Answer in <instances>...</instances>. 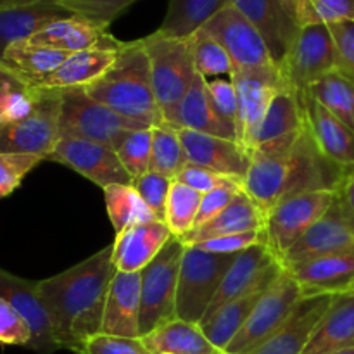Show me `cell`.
<instances>
[{
  "mask_svg": "<svg viewBox=\"0 0 354 354\" xmlns=\"http://www.w3.org/2000/svg\"><path fill=\"white\" fill-rule=\"evenodd\" d=\"M227 50L234 69H265L277 64L251 21L232 3L214 14L203 26Z\"/></svg>",
  "mask_w": 354,
  "mask_h": 354,
  "instance_id": "7c38bea8",
  "label": "cell"
},
{
  "mask_svg": "<svg viewBox=\"0 0 354 354\" xmlns=\"http://www.w3.org/2000/svg\"><path fill=\"white\" fill-rule=\"evenodd\" d=\"M83 90L90 99L144 128L165 123L156 102L151 66L140 38L123 41L113 66L104 73V76Z\"/></svg>",
  "mask_w": 354,
  "mask_h": 354,
  "instance_id": "3957f363",
  "label": "cell"
},
{
  "mask_svg": "<svg viewBox=\"0 0 354 354\" xmlns=\"http://www.w3.org/2000/svg\"><path fill=\"white\" fill-rule=\"evenodd\" d=\"M304 123L318 149L335 165L354 169V131L313 99L306 90L299 92Z\"/></svg>",
  "mask_w": 354,
  "mask_h": 354,
  "instance_id": "7402d4cb",
  "label": "cell"
},
{
  "mask_svg": "<svg viewBox=\"0 0 354 354\" xmlns=\"http://www.w3.org/2000/svg\"><path fill=\"white\" fill-rule=\"evenodd\" d=\"M223 354H228V353H223Z\"/></svg>",
  "mask_w": 354,
  "mask_h": 354,
  "instance_id": "94428289",
  "label": "cell"
},
{
  "mask_svg": "<svg viewBox=\"0 0 354 354\" xmlns=\"http://www.w3.org/2000/svg\"><path fill=\"white\" fill-rule=\"evenodd\" d=\"M351 251H354V218L337 196L330 209L287 251L282 266L286 268L320 256Z\"/></svg>",
  "mask_w": 354,
  "mask_h": 354,
  "instance_id": "9a60e30c",
  "label": "cell"
},
{
  "mask_svg": "<svg viewBox=\"0 0 354 354\" xmlns=\"http://www.w3.org/2000/svg\"><path fill=\"white\" fill-rule=\"evenodd\" d=\"M0 83H10V85H26L31 86L30 83L24 82L16 71H14L10 66H7L6 62L0 61Z\"/></svg>",
  "mask_w": 354,
  "mask_h": 354,
  "instance_id": "11a10c76",
  "label": "cell"
},
{
  "mask_svg": "<svg viewBox=\"0 0 354 354\" xmlns=\"http://www.w3.org/2000/svg\"><path fill=\"white\" fill-rule=\"evenodd\" d=\"M277 263L279 261H277L275 256L272 254V251H270L266 244L252 245V248L239 252L235 261L232 263L228 272L225 273L223 280H221L220 287L216 290V296H214L213 303L207 308L204 318L211 317L223 304L244 296L248 290L258 286L263 277L268 273V270L273 265H277Z\"/></svg>",
  "mask_w": 354,
  "mask_h": 354,
  "instance_id": "4316f807",
  "label": "cell"
},
{
  "mask_svg": "<svg viewBox=\"0 0 354 354\" xmlns=\"http://www.w3.org/2000/svg\"><path fill=\"white\" fill-rule=\"evenodd\" d=\"M282 272L283 266L280 265V263L273 265L272 268L268 270V273L263 277L261 282H259L258 286H254L251 290H248L244 296L223 304V306L218 311H214L211 317L204 318V320L201 322L199 325L201 328H203L204 334H206V337L209 339L220 351L225 353V349L230 344L232 339L239 334V330L244 327L248 318L251 317L252 310H254L256 304L259 303L263 294H265L266 289L279 279V275Z\"/></svg>",
  "mask_w": 354,
  "mask_h": 354,
  "instance_id": "cb8c5ba5",
  "label": "cell"
},
{
  "mask_svg": "<svg viewBox=\"0 0 354 354\" xmlns=\"http://www.w3.org/2000/svg\"><path fill=\"white\" fill-rule=\"evenodd\" d=\"M28 40L31 44L57 48L68 54L88 48H120L123 45V41L111 35L109 28L75 14L45 24Z\"/></svg>",
  "mask_w": 354,
  "mask_h": 354,
  "instance_id": "ffe728a7",
  "label": "cell"
},
{
  "mask_svg": "<svg viewBox=\"0 0 354 354\" xmlns=\"http://www.w3.org/2000/svg\"><path fill=\"white\" fill-rule=\"evenodd\" d=\"M62 9L75 16L86 17L97 24L109 28L137 0H54Z\"/></svg>",
  "mask_w": 354,
  "mask_h": 354,
  "instance_id": "7bdbcfd3",
  "label": "cell"
},
{
  "mask_svg": "<svg viewBox=\"0 0 354 354\" xmlns=\"http://www.w3.org/2000/svg\"><path fill=\"white\" fill-rule=\"evenodd\" d=\"M228 3L230 0H168V10L158 31L166 37L187 38Z\"/></svg>",
  "mask_w": 354,
  "mask_h": 354,
  "instance_id": "e575fe53",
  "label": "cell"
},
{
  "mask_svg": "<svg viewBox=\"0 0 354 354\" xmlns=\"http://www.w3.org/2000/svg\"><path fill=\"white\" fill-rule=\"evenodd\" d=\"M354 348V292L337 294L303 354H334Z\"/></svg>",
  "mask_w": 354,
  "mask_h": 354,
  "instance_id": "f546056e",
  "label": "cell"
},
{
  "mask_svg": "<svg viewBox=\"0 0 354 354\" xmlns=\"http://www.w3.org/2000/svg\"><path fill=\"white\" fill-rule=\"evenodd\" d=\"M68 52L57 50V48L31 44L30 40H21L6 48L3 62L10 66L24 82L35 86L45 76L54 73L68 59Z\"/></svg>",
  "mask_w": 354,
  "mask_h": 354,
  "instance_id": "836d02e7",
  "label": "cell"
},
{
  "mask_svg": "<svg viewBox=\"0 0 354 354\" xmlns=\"http://www.w3.org/2000/svg\"><path fill=\"white\" fill-rule=\"evenodd\" d=\"M280 69L286 82L297 92L335 71V47L327 24L301 26Z\"/></svg>",
  "mask_w": 354,
  "mask_h": 354,
  "instance_id": "8fae6325",
  "label": "cell"
},
{
  "mask_svg": "<svg viewBox=\"0 0 354 354\" xmlns=\"http://www.w3.org/2000/svg\"><path fill=\"white\" fill-rule=\"evenodd\" d=\"M104 201H106L107 216H109L116 234L133 227V225L158 220L131 185L116 183V185L106 187Z\"/></svg>",
  "mask_w": 354,
  "mask_h": 354,
  "instance_id": "d590c367",
  "label": "cell"
},
{
  "mask_svg": "<svg viewBox=\"0 0 354 354\" xmlns=\"http://www.w3.org/2000/svg\"><path fill=\"white\" fill-rule=\"evenodd\" d=\"M120 48H88L69 54L54 73L45 76L35 86L50 90L85 88L104 76V73L113 66Z\"/></svg>",
  "mask_w": 354,
  "mask_h": 354,
  "instance_id": "4dcf8cb0",
  "label": "cell"
},
{
  "mask_svg": "<svg viewBox=\"0 0 354 354\" xmlns=\"http://www.w3.org/2000/svg\"><path fill=\"white\" fill-rule=\"evenodd\" d=\"M337 192H304L280 201L265 221L266 245L282 265L283 256L290 248L330 209Z\"/></svg>",
  "mask_w": 354,
  "mask_h": 354,
  "instance_id": "9c48e42d",
  "label": "cell"
},
{
  "mask_svg": "<svg viewBox=\"0 0 354 354\" xmlns=\"http://www.w3.org/2000/svg\"><path fill=\"white\" fill-rule=\"evenodd\" d=\"M47 161L68 166L69 169L80 173L83 178L90 180L102 190L116 183L131 185L133 180L121 165L116 151L85 138L61 137Z\"/></svg>",
  "mask_w": 354,
  "mask_h": 354,
  "instance_id": "5bb4252c",
  "label": "cell"
},
{
  "mask_svg": "<svg viewBox=\"0 0 354 354\" xmlns=\"http://www.w3.org/2000/svg\"><path fill=\"white\" fill-rule=\"evenodd\" d=\"M190 38H192L194 64L201 76L207 78V76L232 75L234 64H232L227 50L209 33L201 28L196 33L190 35Z\"/></svg>",
  "mask_w": 354,
  "mask_h": 354,
  "instance_id": "ab89813d",
  "label": "cell"
},
{
  "mask_svg": "<svg viewBox=\"0 0 354 354\" xmlns=\"http://www.w3.org/2000/svg\"><path fill=\"white\" fill-rule=\"evenodd\" d=\"M237 254H214L185 245L176 289V318L201 324Z\"/></svg>",
  "mask_w": 354,
  "mask_h": 354,
  "instance_id": "52a82bcc",
  "label": "cell"
},
{
  "mask_svg": "<svg viewBox=\"0 0 354 354\" xmlns=\"http://www.w3.org/2000/svg\"><path fill=\"white\" fill-rule=\"evenodd\" d=\"M283 2H286L287 6H289L290 9L294 10V14H296V6H297V0H283ZM296 19H297V17H296Z\"/></svg>",
  "mask_w": 354,
  "mask_h": 354,
  "instance_id": "680465c9",
  "label": "cell"
},
{
  "mask_svg": "<svg viewBox=\"0 0 354 354\" xmlns=\"http://www.w3.org/2000/svg\"><path fill=\"white\" fill-rule=\"evenodd\" d=\"M306 92L354 131V82L332 71L308 86Z\"/></svg>",
  "mask_w": 354,
  "mask_h": 354,
  "instance_id": "8d00e7d4",
  "label": "cell"
},
{
  "mask_svg": "<svg viewBox=\"0 0 354 354\" xmlns=\"http://www.w3.org/2000/svg\"><path fill=\"white\" fill-rule=\"evenodd\" d=\"M334 296H303L282 327L249 354H303Z\"/></svg>",
  "mask_w": 354,
  "mask_h": 354,
  "instance_id": "ac0fdd59",
  "label": "cell"
},
{
  "mask_svg": "<svg viewBox=\"0 0 354 354\" xmlns=\"http://www.w3.org/2000/svg\"><path fill=\"white\" fill-rule=\"evenodd\" d=\"M116 272L113 245H106L73 268L37 280L38 296L62 349L78 353L86 339L102 332L107 292Z\"/></svg>",
  "mask_w": 354,
  "mask_h": 354,
  "instance_id": "7a4b0ae2",
  "label": "cell"
},
{
  "mask_svg": "<svg viewBox=\"0 0 354 354\" xmlns=\"http://www.w3.org/2000/svg\"><path fill=\"white\" fill-rule=\"evenodd\" d=\"M102 334L140 337V273L116 272L111 280Z\"/></svg>",
  "mask_w": 354,
  "mask_h": 354,
  "instance_id": "484cf974",
  "label": "cell"
},
{
  "mask_svg": "<svg viewBox=\"0 0 354 354\" xmlns=\"http://www.w3.org/2000/svg\"><path fill=\"white\" fill-rule=\"evenodd\" d=\"M303 297V289L292 275L283 268L279 279L266 289L259 303L252 310L251 317L232 339L225 353L228 354H249L252 349L275 334L283 322L289 318L296 304Z\"/></svg>",
  "mask_w": 354,
  "mask_h": 354,
  "instance_id": "30bf717a",
  "label": "cell"
},
{
  "mask_svg": "<svg viewBox=\"0 0 354 354\" xmlns=\"http://www.w3.org/2000/svg\"><path fill=\"white\" fill-rule=\"evenodd\" d=\"M207 92H209L211 100H213L214 107L218 113L221 114L223 120L234 124L235 128L239 127V99L237 90L232 80L218 78L213 82H207Z\"/></svg>",
  "mask_w": 354,
  "mask_h": 354,
  "instance_id": "816d5d0a",
  "label": "cell"
},
{
  "mask_svg": "<svg viewBox=\"0 0 354 354\" xmlns=\"http://www.w3.org/2000/svg\"><path fill=\"white\" fill-rule=\"evenodd\" d=\"M303 127L304 114L303 107H301L299 92L287 83L275 93V97L270 102L265 118H263L261 124H259L258 131L252 138L249 152L259 145L272 144V142L290 137V135L303 130Z\"/></svg>",
  "mask_w": 354,
  "mask_h": 354,
  "instance_id": "1f68e13d",
  "label": "cell"
},
{
  "mask_svg": "<svg viewBox=\"0 0 354 354\" xmlns=\"http://www.w3.org/2000/svg\"><path fill=\"white\" fill-rule=\"evenodd\" d=\"M175 180L201 194L213 192L216 189H227V187L228 189L244 190V182L241 178L221 175V173L211 171V169L203 168V166L190 165V162H187L185 168L178 173V176Z\"/></svg>",
  "mask_w": 354,
  "mask_h": 354,
  "instance_id": "bcb514c9",
  "label": "cell"
},
{
  "mask_svg": "<svg viewBox=\"0 0 354 354\" xmlns=\"http://www.w3.org/2000/svg\"><path fill=\"white\" fill-rule=\"evenodd\" d=\"M76 354H152L140 337H120V335L95 334L86 339Z\"/></svg>",
  "mask_w": 354,
  "mask_h": 354,
  "instance_id": "681fc988",
  "label": "cell"
},
{
  "mask_svg": "<svg viewBox=\"0 0 354 354\" xmlns=\"http://www.w3.org/2000/svg\"><path fill=\"white\" fill-rule=\"evenodd\" d=\"M0 297L9 301L30 325L31 342L28 349L37 354H54L55 351H61L62 346L54 330L50 315L41 297L38 296L35 280L21 279L0 268Z\"/></svg>",
  "mask_w": 354,
  "mask_h": 354,
  "instance_id": "2e32d148",
  "label": "cell"
},
{
  "mask_svg": "<svg viewBox=\"0 0 354 354\" xmlns=\"http://www.w3.org/2000/svg\"><path fill=\"white\" fill-rule=\"evenodd\" d=\"M140 341L152 354H223L206 337L199 324L182 318L154 328L142 335Z\"/></svg>",
  "mask_w": 354,
  "mask_h": 354,
  "instance_id": "d6a6232c",
  "label": "cell"
},
{
  "mask_svg": "<svg viewBox=\"0 0 354 354\" xmlns=\"http://www.w3.org/2000/svg\"><path fill=\"white\" fill-rule=\"evenodd\" d=\"M296 17L299 26L354 21V0H297Z\"/></svg>",
  "mask_w": 354,
  "mask_h": 354,
  "instance_id": "60d3db41",
  "label": "cell"
},
{
  "mask_svg": "<svg viewBox=\"0 0 354 354\" xmlns=\"http://www.w3.org/2000/svg\"><path fill=\"white\" fill-rule=\"evenodd\" d=\"M303 289V296L353 292L354 289V251L320 256L286 266Z\"/></svg>",
  "mask_w": 354,
  "mask_h": 354,
  "instance_id": "44dd1931",
  "label": "cell"
},
{
  "mask_svg": "<svg viewBox=\"0 0 354 354\" xmlns=\"http://www.w3.org/2000/svg\"><path fill=\"white\" fill-rule=\"evenodd\" d=\"M31 328L19 311L0 297V344L30 348Z\"/></svg>",
  "mask_w": 354,
  "mask_h": 354,
  "instance_id": "c3c4849f",
  "label": "cell"
},
{
  "mask_svg": "<svg viewBox=\"0 0 354 354\" xmlns=\"http://www.w3.org/2000/svg\"><path fill=\"white\" fill-rule=\"evenodd\" d=\"M334 354H354V348H349V349H342V351H337Z\"/></svg>",
  "mask_w": 354,
  "mask_h": 354,
  "instance_id": "91938a15",
  "label": "cell"
},
{
  "mask_svg": "<svg viewBox=\"0 0 354 354\" xmlns=\"http://www.w3.org/2000/svg\"><path fill=\"white\" fill-rule=\"evenodd\" d=\"M265 213L242 190L218 216H214L213 220L201 225V227L194 228L190 234H187L180 241L185 245H192L204 241H211V239L225 237V235L245 234V232L265 228Z\"/></svg>",
  "mask_w": 354,
  "mask_h": 354,
  "instance_id": "f1b7e54d",
  "label": "cell"
},
{
  "mask_svg": "<svg viewBox=\"0 0 354 354\" xmlns=\"http://www.w3.org/2000/svg\"><path fill=\"white\" fill-rule=\"evenodd\" d=\"M335 47V71L354 82V21L327 24Z\"/></svg>",
  "mask_w": 354,
  "mask_h": 354,
  "instance_id": "7dc6e473",
  "label": "cell"
},
{
  "mask_svg": "<svg viewBox=\"0 0 354 354\" xmlns=\"http://www.w3.org/2000/svg\"><path fill=\"white\" fill-rule=\"evenodd\" d=\"M168 124H171L176 130H192L237 140V128L223 120L221 114L218 113L209 92H207V80L199 73L196 75L192 85L187 90L185 97L178 104Z\"/></svg>",
  "mask_w": 354,
  "mask_h": 354,
  "instance_id": "d4e9b609",
  "label": "cell"
},
{
  "mask_svg": "<svg viewBox=\"0 0 354 354\" xmlns=\"http://www.w3.org/2000/svg\"><path fill=\"white\" fill-rule=\"evenodd\" d=\"M239 192H242V189H228L227 187V189H216L213 190V192L203 194L196 228L207 223L209 220H213L214 216H218V214L235 199V196H237Z\"/></svg>",
  "mask_w": 354,
  "mask_h": 354,
  "instance_id": "f5cc1de1",
  "label": "cell"
},
{
  "mask_svg": "<svg viewBox=\"0 0 354 354\" xmlns=\"http://www.w3.org/2000/svg\"><path fill=\"white\" fill-rule=\"evenodd\" d=\"M152 158L151 171L161 173L169 180H175L187 166V154L178 130L168 123H159L151 128Z\"/></svg>",
  "mask_w": 354,
  "mask_h": 354,
  "instance_id": "74e56055",
  "label": "cell"
},
{
  "mask_svg": "<svg viewBox=\"0 0 354 354\" xmlns=\"http://www.w3.org/2000/svg\"><path fill=\"white\" fill-rule=\"evenodd\" d=\"M249 156L251 166L244 178V192L265 216L290 196L320 190L337 192L349 171L324 156L306 123L297 133L259 145Z\"/></svg>",
  "mask_w": 354,
  "mask_h": 354,
  "instance_id": "6da1fadb",
  "label": "cell"
},
{
  "mask_svg": "<svg viewBox=\"0 0 354 354\" xmlns=\"http://www.w3.org/2000/svg\"><path fill=\"white\" fill-rule=\"evenodd\" d=\"M28 2H35V0H0V9H3V7H10V6H19V3H28Z\"/></svg>",
  "mask_w": 354,
  "mask_h": 354,
  "instance_id": "6f0895ef",
  "label": "cell"
},
{
  "mask_svg": "<svg viewBox=\"0 0 354 354\" xmlns=\"http://www.w3.org/2000/svg\"><path fill=\"white\" fill-rule=\"evenodd\" d=\"M178 135L190 165L203 166L211 171L241 178L244 182L251 166V156L242 147V144L230 138L192 130H178Z\"/></svg>",
  "mask_w": 354,
  "mask_h": 354,
  "instance_id": "d6986e66",
  "label": "cell"
},
{
  "mask_svg": "<svg viewBox=\"0 0 354 354\" xmlns=\"http://www.w3.org/2000/svg\"><path fill=\"white\" fill-rule=\"evenodd\" d=\"M337 196L341 203L344 204L346 209L353 214L354 218V169H349L342 180L341 187L337 190Z\"/></svg>",
  "mask_w": 354,
  "mask_h": 354,
  "instance_id": "db71d44e",
  "label": "cell"
},
{
  "mask_svg": "<svg viewBox=\"0 0 354 354\" xmlns=\"http://www.w3.org/2000/svg\"><path fill=\"white\" fill-rule=\"evenodd\" d=\"M121 165L124 166L131 178L145 175L151 171L152 158V133L151 128H142L128 133L116 151Z\"/></svg>",
  "mask_w": 354,
  "mask_h": 354,
  "instance_id": "b9f144b4",
  "label": "cell"
},
{
  "mask_svg": "<svg viewBox=\"0 0 354 354\" xmlns=\"http://www.w3.org/2000/svg\"><path fill=\"white\" fill-rule=\"evenodd\" d=\"M353 292H354V289H353Z\"/></svg>",
  "mask_w": 354,
  "mask_h": 354,
  "instance_id": "6125c7cd",
  "label": "cell"
},
{
  "mask_svg": "<svg viewBox=\"0 0 354 354\" xmlns=\"http://www.w3.org/2000/svg\"><path fill=\"white\" fill-rule=\"evenodd\" d=\"M24 86L26 85H10V83H0V107H2V104L6 102V99L14 92V90L24 88Z\"/></svg>",
  "mask_w": 354,
  "mask_h": 354,
  "instance_id": "9f6ffc18",
  "label": "cell"
},
{
  "mask_svg": "<svg viewBox=\"0 0 354 354\" xmlns=\"http://www.w3.org/2000/svg\"><path fill=\"white\" fill-rule=\"evenodd\" d=\"M37 102L30 114L0 121V154H33L47 158L59 142L61 92L37 88Z\"/></svg>",
  "mask_w": 354,
  "mask_h": 354,
  "instance_id": "ba28073f",
  "label": "cell"
},
{
  "mask_svg": "<svg viewBox=\"0 0 354 354\" xmlns=\"http://www.w3.org/2000/svg\"><path fill=\"white\" fill-rule=\"evenodd\" d=\"M140 40L151 66V82L156 102L165 123H169L197 75L192 38L166 37L154 31Z\"/></svg>",
  "mask_w": 354,
  "mask_h": 354,
  "instance_id": "277c9868",
  "label": "cell"
},
{
  "mask_svg": "<svg viewBox=\"0 0 354 354\" xmlns=\"http://www.w3.org/2000/svg\"><path fill=\"white\" fill-rule=\"evenodd\" d=\"M201 199H203V194L173 180L165 214V223L173 237L182 239L196 228Z\"/></svg>",
  "mask_w": 354,
  "mask_h": 354,
  "instance_id": "f35d334b",
  "label": "cell"
},
{
  "mask_svg": "<svg viewBox=\"0 0 354 354\" xmlns=\"http://www.w3.org/2000/svg\"><path fill=\"white\" fill-rule=\"evenodd\" d=\"M185 244L173 237L140 272V337L176 318V289Z\"/></svg>",
  "mask_w": 354,
  "mask_h": 354,
  "instance_id": "8992f818",
  "label": "cell"
},
{
  "mask_svg": "<svg viewBox=\"0 0 354 354\" xmlns=\"http://www.w3.org/2000/svg\"><path fill=\"white\" fill-rule=\"evenodd\" d=\"M265 40L277 64H282L290 45L299 33L294 10L283 0H230Z\"/></svg>",
  "mask_w": 354,
  "mask_h": 354,
  "instance_id": "e0dca14e",
  "label": "cell"
},
{
  "mask_svg": "<svg viewBox=\"0 0 354 354\" xmlns=\"http://www.w3.org/2000/svg\"><path fill=\"white\" fill-rule=\"evenodd\" d=\"M71 14L54 0H35L0 9V61L9 45L28 40L45 24Z\"/></svg>",
  "mask_w": 354,
  "mask_h": 354,
  "instance_id": "83f0119b",
  "label": "cell"
},
{
  "mask_svg": "<svg viewBox=\"0 0 354 354\" xmlns=\"http://www.w3.org/2000/svg\"><path fill=\"white\" fill-rule=\"evenodd\" d=\"M45 158L33 154H0V199L19 189L28 173Z\"/></svg>",
  "mask_w": 354,
  "mask_h": 354,
  "instance_id": "f6af8a7d",
  "label": "cell"
},
{
  "mask_svg": "<svg viewBox=\"0 0 354 354\" xmlns=\"http://www.w3.org/2000/svg\"><path fill=\"white\" fill-rule=\"evenodd\" d=\"M171 182L173 180H169L168 176L156 171H147L145 175L131 180V187L137 190L138 196L159 221H165L166 201H168Z\"/></svg>",
  "mask_w": 354,
  "mask_h": 354,
  "instance_id": "ee69618b",
  "label": "cell"
},
{
  "mask_svg": "<svg viewBox=\"0 0 354 354\" xmlns=\"http://www.w3.org/2000/svg\"><path fill=\"white\" fill-rule=\"evenodd\" d=\"M61 92L59 135L99 142L118 151L121 142L142 124L114 113L109 107L90 99L83 88H64Z\"/></svg>",
  "mask_w": 354,
  "mask_h": 354,
  "instance_id": "5b68a950",
  "label": "cell"
},
{
  "mask_svg": "<svg viewBox=\"0 0 354 354\" xmlns=\"http://www.w3.org/2000/svg\"><path fill=\"white\" fill-rule=\"evenodd\" d=\"M258 244H266L265 228L245 232V234L225 235V237L211 239V241L192 244V248H197L206 252H214V254H239V252Z\"/></svg>",
  "mask_w": 354,
  "mask_h": 354,
  "instance_id": "f907efd6",
  "label": "cell"
},
{
  "mask_svg": "<svg viewBox=\"0 0 354 354\" xmlns=\"http://www.w3.org/2000/svg\"><path fill=\"white\" fill-rule=\"evenodd\" d=\"M230 80L237 90L239 99L237 140L249 152L270 102L287 82L280 66L265 69H234Z\"/></svg>",
  "mask_w": 354,
  "mask_h": 354,
  "instance_id": "4fadbf2b",
  "label": "cell"
},
{
  "mask_svg": "<svg viewBox=\"0 0 354 354\" xmlns=\"http://www.w3.org/2000/svg\"><path fill=\"white\" fill-rule=\"evenodd\" d=\"M171 239L173 234L165 221L133 225L116 234L113 244L114 266L118 272L140 273Z\"/></svg>",
  "mask_w": 354,
  "mask_h": 354,
  "instance_id": "603a6c76",
  "label": "cell"
}]
</instances>
